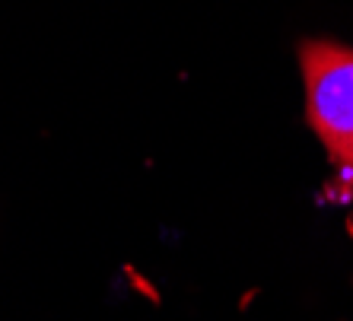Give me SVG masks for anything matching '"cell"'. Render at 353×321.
I'll return each instance as SVG.
<instances>
[{
	"instance_id": "cell-1",
	"label": "cell",
	"mask_w": 353,
	"mask_h": 321,
	"mask_svg": "<svg viewBox=\"0 0 353 321\" xmlns=\"http://www.w3.org/2000/svg\"><path fill=\"white\" fill-rule=\"evenodd\" d=\"M305 121L337 172V188H353V48L331 39L299 41Z\"/></svg>"
}]
</instances>
